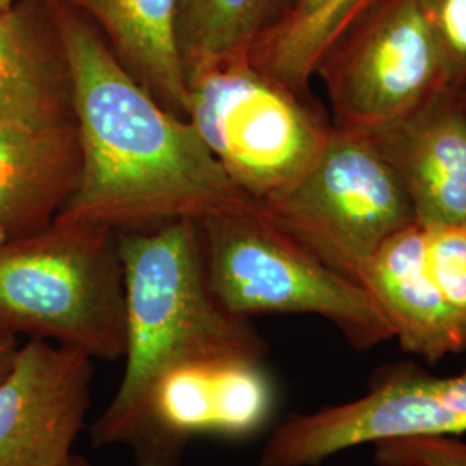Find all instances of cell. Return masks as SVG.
<instances>
[{
    "mask_svg": "<svg viewBox=\"0 0 466 466\" xmlns=\"http://www.w3.org/2000/svg\"><path fill=\"white\" fill-rule=\"evenodd\" d=\"M52 5L73 76L82 152L76 190L56 221L117 235L149 232L256 202L233 184L190 121L169 113L123 67L84 15Z\"/></svg>",
    "mask_w": 466,
    "mask_h": 466,
    "instance_id": "obj_1",
    "label": "cell"
},
{
    "mask_svg": "<svg viewBox=\"0 0 466 466\" xmlns=\"http://www.w3.org/2000/svg\"><path fill=\"white\" fill-rule=\"evenodd\" d=\"M125 273V373L107 408L90 425L96 448L142 437L156 383L185 363L248 356L267 360L250 319L233 317L209 289L199 223L182 219L149 232L119 233Z\"/></svg>",
    "mask_w": 466,
    "mask_h": 466,
    "instance_id": "obj_2",
    "label": "cell"
},
{
    "mask_svg": "<svg viewBox=\"0 0 466 466\" xmlns=\"http://www.w3.org/2000/svg\"><path fill=\"white\" fill-rule=\"evenodd\" d=\"M0 332L49 340L92 360H123L127 300L117 233L54 221L0 242Z\"/></svg>",
    "mask_w": 466,
    "mask_h": 466,
    "instance_id": "obj_3",
    "label": "cell"
},
{
    "mask_svg": "<svg viewBox=\"0 0 466 466\" xmlns=\"http://www.w3.org/2000/svg\"><path fill=\"white\" fill-rule=\"evenodd\" d=\"M199 230L209 289L233 317L315 315L358 352L394 339L367 290L300 248L258 202L202 219Z\"/></svg>",
    "mask_w": 466,
    "mask_h": 466,
    "instance_id": "obj_4",
    "label": "cell"
},
{
    "mask_svg": "<svg viewBox=\"0 0 466 466\" xmlns=\"http://www.w3.org/2000/svg\"><path fill=\"white\" fill-rule=\"evenodd\" d=\"M187 119L233 184L256 202L300 180L333 128L311 97L249 57L188 76Z\"/></svg>",
    "mask_w": 466,
    "mask_h": 466,
    "instance_id": "obj_5",
    "label": "cell"
},
{
    "mask_svg": "<svg viewBox=\"0 0 466 466\" xmlns=\"http://www.w3.org/2000/svg\"><path fill=\"white\" fill-rule=\"evenodd\" d=\"M258 204L300 248L354 283L387 238L417 223L371 137L337 127L300 180Z\"/></svg>",
    "mask_w": 466,
    "mask_h": 466,
    "instance_id": "obj_6",
    "label": "cell"
},
{
    "mask_svg": "<svg viewBox=\"0 0 466 466\" xmlns=\"http://www.w3.org/2000/svg\"><path fill=\"white\" fill-rule=\"evenodd\" d=\"M332 125L373 135L448 90L417 0H371L321 56Z\"/></svg>",
    "mask_w": 466,
    "mask_h": 466,
    "instance_id": "obj_7",
    "label": "cell"
},
{
    "mask_svg": "<svg viewBox=\"0 0 466 466\" xmlns=\"http://www.w3.org/2000/svg\"><path fill=\"white\" fill-rule=\"evenodd\" d=\"M277 398L261 358H209L173 368L152 390L146 429L132 448L135 465L180 466L188 442L202 435L250 439L271 421Z\"/></svg>",
    "mask_w": 466,
    "mask_h": 466,
    "instance_id": "obj_8",
    "label": "cell"
},
{
    "mask_svg": "<svg viewBox=\"0 0 466 466\" xmlns=\"http://www.w3.org/2000/svg\"><path fill=\"white\" fill-rule=\"evenodd\" d=\"M94 360L42 339L19 344L0 380V466H63L86 423Z\"/></svg>",
    "mask_w": 466,
    "mask_h": 466,
    "instance_id": "obj_9",
    "label": "cell"
},
{
    "mask_svg": "<svg viewBox=\"0 0 466 466\" xmlns=\"http://www.w3.org/2000/svg\"><path fill=\"white\" fill-rule=\"evenodd\" d=\"M411 202L420 227L466 223V102L450 90L368 135Z\"/></svg>",
    "mask_w": 466,
    "mask_h": 466,
    "instance_id": "obj_10",
    "label": "cell"
},
{
    "mask_svg": "<svg viewBox=\"0 0 466 466\" xmlns=\"http://www.w3.org/2000/svg\"><path fill=\"white\" fill-rule=\"evenodd\" d=\"M358 283L377 304L400 348L435 365L466 350V315L444 298L425 256L418 223L387 238Z\"/></svg>",
    "mask_w": 466,
    "mask_h": 466,
    "instance_id": "obj_11",
    "label": "cell"
},
{
    "mask_svg": "<svg viewBox=\"0 0 466 466\" xmlns=\"http://www.w3.org/2000/svg\"><path fill=\"white\" fill-rule=\"evenodd\" d=\"M82 171L75 119L0 125V242L49 228Z\"/></svg>",
    "mask_w": 466,
    "mask_h": 466,
    "instance_id": "obj_12",
    "label": "cell"
},
{
    "mask_svg": "<svg viewBox=\"0 0 466 466\" xmlns=\"http://www.w3.org/2000/svg\"><path fill=\"white\" fill-rule=\"evenodd\" d=\"M75 119L73 76L49 0L0 13V125Z\"/></svg>",
    "mask_w": 466,
    "mask_h": 466,
    "instance_id": "obj_13",
    "label": "cell"
},
{
    "mask_svg": "<svg viewBox=\"0 0 466 466\" xmlns=\"http://www.w3.org/2000/svg\"><path fill=\"white\" fill-rule=\"evenodd\" d=\"M84 15L117 61L169 113L187 117L177 0H49Z\"/></svg>",
    "mask_w": 466,
    "mask_h": 466,
    "instance_id": "obj_14",
    "label": "cell"
},
{
    "mask_svg": "<svg viewBox=\"0 0 466 466\" xmlns=\"http://www.w3.org/2000/svg\"><path fill=\"white\" fill-rule=\"evenodd\" d=\"M298 0H177V42L187 78L248 59Z\"/></svg>",
    "mask_w": 466,
    "mask_h": 466,
    "instance_id": "obj_15",
    "label": "cell"
},
{
    "mask_svg": "<svg viewBox=\"0 0 466 466\" xmlns=\"http://www.w3.org/2000/svg\"><path fill=\"white\" fill-rule=\"evenodd\" d=\"M371 0H332L304 25L265 36L250 52V63L300 96H309L321 56Z\"/></svg>",
    "mask_w": 466,
    "mask_h": 466,
    "instance_id": "obj_16",
    "label": "cell"
},
{
    "mask_svg": "<svg viewBox=\"0 0 466 466\" xmlns=\"http://www.w3.org/2000/svg\"><path fill=\"white\" fill-rule=\"evenodd\" d=\"M432 36L446 86L466 100V0H417Z\"/></svg>",
    "mask_w": 466,
    "mask_h": 466,
    "instance_id": "obj_17",
    "label": "cell"
},
{
    "mask_svg": "<svg viewBox=\"0 0 466 466\" xmlns=\"http://www.w3.org/2000/svg\"><path fill=\"white\" fill-rule=\"evenodd\" d=\"M406 373L421 400L425 432L466 433V370L452 377H437L406 361Z\"/></svg>",
    "mask_w": 466,
    "mask_h": 466,
    "instance_id": "obj_18",
    "label": "cell"
},
{
    "mask_svg": "<svg viewBox=\"0 0 466 466\" xmlns=\"http://www.w3.org/2000/svg\"><path fill=\"white\" fill-rule=\"evenodd\" d=\"M425 256L444 298L466 315V223L423 227Z\"/></svg>",
    "mask_w": 466,
    "mask_h": 466,
    "instance_id": "obj_19",
    "label": "cell"
},
{
    "mask_svg": "<svg viewBox=\"0 0 466 466\" xmlns=\"http://www.w3.org/2000/svg\"><path fill=\"white\" fill-rule=\"evenodd\" d=\"M373 446L377 466H466V441L461 435H404Z\"/></svg>",
    "mask_w": 466,
    "mask_h": 466,
    "instance_id": "obj_20",
    "label": "cell"
},
{
    "mask_svg": "<svg viewBox=\"0 0 466 466\" xmlns=\"http://www.w3.org/2000/svg\"><path fill=\"white\" fill-rule=\"evenodd\" d=\"M330 2L332 0H298L296 5L292 7V11L289 13V16L285 17L282 23L271 34L298 28L300 25H304L306 21H309L311 17L317 16L318 13L323 11Z\"/></svg>",
    "mask_w": 466,
    "mask_h": 466,
    "instance_id": "obj_21",
    "label": "cell"
},
{
    "mask_svg": "<svg viewBox=\"0 0 466 466\" xmlns=\"http://www.w3.org/2000/svg\"><path fill=\"white\" fill-rule=\"evenodd\" d=\"M19 344L21 342L16 335L0 332V380L9 373V370L13 367Z\"/></svg>",
    "mask_w": 466,
    "mask_h": 466,
    "instance_id": "obj_22",
    "label": "cell"
},
{
    "mask_svg": "<svg viewBox=\"0 0 466 466\" xmlns=\"http://www.w3.org/2000/svg\"><path fill=\"white\" fill-rule=\"evenodd\" d=\"M63 466H88L86 465V461H85L84 458H80V456H73L69 461H67L66 465Z\"/></svg>",
    "mask_w": 466,
    "mask_h": 466,
    "instance_id": "obj_23",
    "label": "cell"
},
{
    "mask_svg": "<svg viewBox=\"0 0 466 466\" xmlns=\"http://www.w3.org/2000/svg\"><path fill=\"white\" fill-rule=\"evenodd\" d=\"M17 2H19V0H0V13L11 9L13 5H16Z\"/></svg>",
    "mask_w": 466,
    "mask_h": 466,
    "instance_id": "obj_24",
    "label": "cell"
},
{
    "mask_svg": "<svg viewBox=\"0 0 466 466\" xmlns=\"http://www.w3.org/2000/svg\"><path fill=\"white\" fill-rule=\"evenodd\" d=\"M465 102H466V100H465Z\"/></svg>",
    "mask_w": 466,
    "mask_h": 466,
    "instance_id": "obj_25",
    "label": "cell"
}]
</instances>
